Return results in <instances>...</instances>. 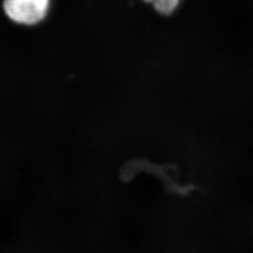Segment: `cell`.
Returning a JSON list of instances; mask_svg holds the SVG:
<instances>
[{"label":"cell","instance_id":"cell-1","mask_svg":"<svg viewBox=\"0 0 253 253\" xmlns=\"http://www.w3.org/2000/svg\"><path fill=\"white\" fill-rule=\"evenodd\" d=\"M50 0H4L3 9L9 21L20 26H36L46 18Z\"/></svg>","mask_w":253,"mask_h":253},{"label":"cell","instance_id":"cell-2","mask_svg":"<svg viewBox=\"0 0 253 253\" xmlns=\"http://www.w3.org/2000/svg\"><path fill=\"white\" fill-rule=\"evenodd\" d=\"M145 1L152 4L158 12L165 15H169L177 8L180 0H145Z\"/></svg>","mask_w":253,"mask_h":253}]
</instances>
